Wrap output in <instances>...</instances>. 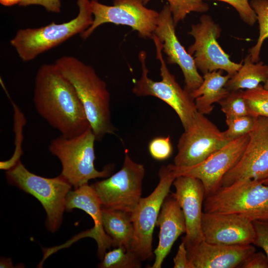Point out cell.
I'll return each mask as SVG.
<instances>
[{
    "instance_id": "1",
    "label": "cell",
    "mask_w": 268,
    "mask_h": 268,
    "mask_svg": "<svg viewBox=\"0 0 268 268\" xmlns=\"http://www.w3.org/2000/svg\"><path fill=\"white\" fill-rule=\"evenodd\" d=\"M33 102L39 115L65 137L76 136L91 128L74 87L55 64L42 65L38 69Z\"/></svg>"
},
{
    "instance_id": "2",
    "label": "cell",
    "mask_w": 268,
    "mask_h": 268,
    "mask_svg": "<svg viewBox=\"0 0 268 268\" xmlns=\"http://www.w3.org/2000/svg\"><path fill=\"white\" fill-rule=\"evenodd\" d=\"M54 64L74 87L96 140L114 134L116 130L111 120L110 94L94 69L70 56H62Z\"/></svg>"
},
{
    "instance_id": "3",
    "label": "cell",
    "mask_w": 268,
    "mask_h": 268,
    "mask_svg": "<svg viewBox=\"0 0 268 268\" xmlns=\"http://www.w3.org/2000/svg\"><path fill=\"white\" fill-rule=\"evenodd\" d=\"M76 3L77 15L67 22L56 23L53 21L40 27L18 30L10 44L19 57L24 62L31 61L86 30L93 20L91 0H76Z\"/></svg>"
},
{
    "instance_id": "4",
    "label": "cell",
    "mask_w": 268,
    "mask_h": 268,
    "mask_svg": "<svg viewBox=\"0 0 268 268\" xmlns=\"http://www.w3.org/2000/svg\"><path fill=\"white\" fill-rule=\"evenodd\" d=\"M152 39L156 49V58L160 63L161 80L155 81L148 76L146 53L141 51L138 54V59L141 74L134 82L132 91L136 96L155 97L167 104L176 113L184 130H186L197 112L195 100L191 93L181 87L169 71L163 57L162 47L159 39L154 34Z\"/></svg>"
},
{
    "instance_id": "5",
    "label": "cell",
    "mask_w": 268,
    "mask_h": 268,
    "mask_svg": "<svg viewBox=\"0 0 268 268\" xmlns=\"http://www.w3.org/2000/svg\"><path fill=\"white\" fill-rule=\"evenodd\" d=\"M203 211L232 213L252 221H268V185L261 181L242 179L205 197Z\"/></svg>"
},
{
    "instance_id": "6",
    "label": "cell",
    "mask_w": 268,
    "mask_h": 268,
    "mask_svg": "<svg viewBox=\"0 0 268 268\" xmlns=\"http://www.w3.org/2000/svg\"><path fill=\"white\" fill-rule=\"evenodd\" d=\"M96 136L91 128L70 138L62 135L53 139L49 145L50 152L60 160V174L74 189L88 184L89 180L109 176L113 166H106L102 171L94 165Z\"/></svg>"
},
{
    "instance_id": "7",
    "label": "cell",
    "mask_w": 268,
    "mask_h": 268,
    "mask_svg": "<svg viewBox=\"0 0 268 268\" xmlns=\"http://www.w3.org/2000/svg\"><path fill=\"white\" fill-rule=\"evenodd\" d=\"M7 181L32 195L42 204L47 213L46 226L54 232L61 224L66 196L72 186L62 176L45 178L30 172L20 160L6 170Z\"/></svg>"
},
{
    "instance_id": "8",
    "label": "cell",
    "mask_w": 268,
    "mask_h": 268,
    "mask_svg": "<svg viewBox=\"0 0 268 268\" xmlns=\"http://www.w3.org/2000/svg\"><path fill=\"white\" fill-rule=\"evenodd\" d=\"M158 175L159 181L155 189L147 197L141 198L131 214L134 233L131 250L142 261L152 256L154 229L163 202L177 177L173 164L161 167Z\"/></svg>"
},
{
    "instance_id": "9",
    "label": "cell",
    "mask_w": 268,
    "mask_h": 268,
    "mask_svg": "<svg viewBox=\"0 0 268 268\" xmlns=\"http://www.w3.org/2000/svg\"><path fill=\"white\" fill-rule=\"evenodd\" d=\"M144 175V166L134 161L125 150L121 169L91 186L98 197L102 207L132 214L141 199Z\"/></svg>"
},
{
    "instance_id": "10",
    "label": "cell",
    "mask_w": 268,
    "mask_h": 268,
    "mask_svg": "<svg viewBox=\"0 0 268 268\" xmlns=\"http://www.w3.org/2000/svg\"><path fill=\"white\" fill-rule=\"evenodd\" d=\"M91 5L93 20L80 34L82 39H87L101 25L111 23L131 27L140 37L152 39L159 12L147 8L143 0H113L112 5L91 0Z\"/></svg>"
},
{
    "instance_id": "11",
    "label": "cell",
    "mask_w": 268,
    "mask_h": 268,
    "mask_svg": "<svg viewBox=\"0 0 268 268\" xmlns=\"http://www.w3.org/2000/svg\"><path fill=\"white\" fill-rule=\"evenodd\" d=\"M230 141L205 115L197 111L178 140L173 164L178 167L196 165Z\"/></svg>"
},
{
    "instance_id": "12",
    "label": "cell",
    "mask_w": 268,
    "mask_h": 268,
    "mask_svg": "<svg viewBox=\"0 0 268 268\" xmlns=\"http://www.w3.org/2000/svg\"><path fill=\"white\" fill-rule=\"evenodd\" d=\"M221 32L219 26L206 15L200 17L199 23L192 25L189 32L195 41L187 51L193 56L198 69L203 74L222 70L232 76L243 64V61L236 63L231 61L229 55L219 45L217 39Z\"/></svg>"
},
{
    "instance_id": "13",
    "label": "cell",
    "mask_w": 268,
    "mask_h": 268,
    "mask_svg": "<svg viewBox=\"0 0 268 268\" xmlns=\"http://www.w3.org/2000/svg\"><path fill=\"white\" fill-rule=\"evenodd\" d=\"M249 139V134L229 142L202 162L192 166L178 167L173 165L177 176H188L200 180L205 197L214 193L222 184L225 175L237 163Z\"/></svg>"
},
{
    "instance_id": "14",
    "label": "cell",
    "mask_w": 268,
    "mask_h": 268,
    "mask_svg": "<svg viewBox=\"0 0 268 268\" xmlns=\"http://www.w3.org/2000/svg\"><path fill=\"white\" fill-rule=\"evenodd\" d=\"M246 147L237 163L225 175L221 186L242 179L262 181L268 177V118H256Z\"/></svg>"
},
{
    "instance_id": "15",
    "label": "cell",
    "mask_w": 268,
    "mask_h": 268,
    "mask_svg": "<svg viewBox=\"0 0 268 268\" xmlns=\"http://www.w3.org/2000/svg\"><path fill=\"white\" fill-rule=\"evenodd\" d=\"M169 6L166 4L159 12L154 34L161 42L162 51L167 56L166 63L179 66L184 77V88L192 94L201 84L203 78L198 72L193 56L179 41Z\"/></svg>"
},
{
    "instance_id": "16",
    "label": "cell",
    "mask_w": 268,
    "mask_h": 268,
    "mask_svg": "<svg viewBox=\"0 0 268 268\" xmlns=\"http://www.w3.org/2000/svg\"><path fill=\"white\" fill-rule=\"evenodd\" d=\"M203 240L215 244H253L256 233L253 221L236 214L203 211L201 222Z\"/></svg>"
},
{
    "instance_id": "17",
    "label": "cell",
    "mask_w": 268,
    "mask_h": 268,
    "mask_svg": "<svg viewBox=\"0 0 268 268\" xmlns=\"http://www.w3.org/2000/svg\"><path fill=\"white\" fill-rule=\"evenodd\" d=\"M175 199L183 211L186 224V235L182 239L186 248L203 240L201 228L205 191L201 182L188 176H177L173 183Z\"/></svg>"
},
{
    "instance_id": "18",
    "label": "cell",
    "mask_w": 268,
    "mask_h": 268,
    "mask_svg": "<svg viewBox=\"0 0 268 268\" xmlns=\"http://www.w3.org/2000/svg\"><path fill=\"white\" fill-rule=\"evenodd\" d=\"M187 250L190 268L239 267L256 252L252 244L227 245L211 244L204 240Z\"/></svg>"
},
{
    "instance_id": "19",
    "label": "cell",
    "mask_w": 268,
    "mask_h": 268,
    "mask_svg": "<svg viewBox=\"0 0 268 268\" xmlns=\"http://www.w3.org/2000/svg\"><path fill=\"white\" fill-rule=\"evenodd\" d=\"M78 208L88 213L94 220V226L89 230L82 232L74 239V242L79 238L89 237L94 239L97 244V254L102 259L107 249L112 245V240L105 232L102 220V205L100 201L91 186L83 185L69 191L65 203V210L71 211Z\"/></svg>"
},
{
    "instance_id": "20",
    "label": "cell",
    "mask_w": 268,
    "mask_h": 268,
    "mask_svg": "<svg viewBox=\"0 0 268 268\" xmlns=\"http://www.w3.org/2000/svg\"><path fill=\"white\" fill-rule=\"evenodd\" d=\"M156 226L160 229L159 242L154 251L155 259L151 268H160L176 240L186 230L183 211L172 195L164 201Z\"/></svg>"
},
{
    "instance_id": "21",
    "label": "cell",
    "mask_w": 268,
    "mask_h": 268,
    "mask_svg": "<svg viewBox=\"0 0 268 268\" xmlns=\"http://www.w3.org/2000/svg\"><path fill=\"white\" fill-rule=\"evenodd\" d=\"M223 71L204 74L202 83L192 93L198 112L205 115L210 114L214 108L213 104L218 103L229 93L225 85L231 76L228 74L223 75Z\"/></svg>"
},
{
    "instance_id": "22",
    "label": "cell",
    "mask_w": 268,
    "mask_h": 268,
    "mask_svg": "<svg viewBox=\"0 0 268 268\" xmlns=\"http://www.w3.org/2000/svg\"><path fill=\"white\" fill-rule=\"evenodd\" d=\"M131 214L118 209L102 207L103 227L112 240V246H122L131 250L134 233Z\"/></svg>"
},
{
    "instance_id": "23",
    "label": "cell",
    "mask_w": 268,
    "mask_h": 268,
    "mask_svg": "<svg viewBox=\"0 0 268 268\" xmlns=\"http://www.w3.org/2000/svg\"><path fill=\"white\" fill-rule=\"evenodd\" d=\"M268 80V66L263 62H253L248 55L240 68L228 80L225 87L229 91L252 89Z\"/></svg>"
},
{
    "instance_id": "24",
    "label": "cell",
    "mask_w": 268,
    "mask_h": 268,
    "mask_svg": "<svg viewBox=\"0 0 268 268\" xmlns=\"http://www.w3.org/2000/svg\"><path fill=\"white\" fill-rule=\"evenodd\" d=\"M142 261L131 250L120 246L105 253L98 265L101 268H139Z\"/></svg>"
},
{
    "instance_id": "25",
    "label": "cell",
    "mask_w": 268,
    "mask_h": 268,
    "mask_svg": "<svg viewBox=\"0 0 268 268\" xmlns=\"http://www.w3.org/2000/svg\"><path fill=\"white\" fill-rule=\"evenodd\" d=\"M250 3L257 15L259 36L255 45L249 50V55L253 62L257 63L263 44L268 38V0H251Z\"/></svg>"
},
{
    "instance_id": "26",
    "label": "cell",
    "mask_w": 268,
    "mask_h": 268,
    "mask_svg": "<svg viewBox=\"0 0 268 268\" xmlns=\"http://www.w3.org/2000/svg\"><path fill=\"white\" fill-rule=\"evenodd\" d=\"M151 0H143L145 5ZM168 2L175 26L192 12H204L208 9V4L202 0H166Z\"/></svg>"
},
{
    "instance_id": "27",
    "label": "cell",
    "mask_w": 268,
    "mask_h": 268,
    "mask_svg": "<svg viewBox=\"0 0 268 268\" xmlns=\"http://www.w3.org/2000/svg\"><path fill=\"white\" fill-rule=\"evenodd\" d=\"M244 97L249 115L268 118V89L260 84L255 88L244 91Z\"/></svg>"
},
{
    "instance_id": "28",
    "label": "cell",
    "mask_w": 268,
    "mask_h": 268,
    "mask_svg": "<svg viewBox=\"0 0 268 268\" xmlns=\"http://www.w3.org/2000/svg\"><path fill=\"white\" fill-rule=\"evenodd\" d=\"M10 99V97L8 96ZM10 101L12 105L14 110V128L15 132V148L14 153L10 159L6 161H1L0 167L1 169L6 170L12 168L20 160V157L23 154L22 143V131L23 128L26 123V120L23 114L20 111L19 107L11 99Z\"/></svg>"
},
{
    "instance_id": "29",
    "label": "cell",
    "mask_w": 268,
    "mask_h": 268,
    "mask_svg": "<svg viewBox=\"0 0 268 268\" xmlns=\"http://www.w3.org/2000/svg\"><path fill=\"white\" fill-rule=\"evenodd\" d=\"M244 91L239 89L229 91L219 102L221 110L226 118L249 115L248 109L244 97Z\"/></svg>"
},
{
    "instance_id": "30",
    "label": "cell",
    "mask_w": 268,
    "mask_h": 268,
    "mask_svg": "<svg viewBox=\"0 0 268 268\" xmlns=\"http://www.w3.org/2000/svg\"><path fill=\"white\" fill-rule=\"evenodd\" d=\"M256 118L251 115L226 118L228 128L223 132L225 136L231 141L249 134L254 126Z\"/></svg>"
},
{
    "instance_id": "31",
    "label": "cell",
    "mask_w": 268,
    "mask_h": 268,
    "mask_svg": "<svg viewBox=\"0 0 268 268\" xmlns=\"http://www.w3.org/2000/svg\"><path fill=\"white\" fill-rule=\"evenodd\" d=\"M148 150L151 157L157 160L169 158L173 152L170 136H160L153 138L149 143Z\"/></svg>"
},
{
    "instance_id": "32",
    "label": "cell",
    "mask_w": 268,
    "mask_h": 268,
    "mask_svg": "<svg viewBox=\"0 0 268 268\" xmlns=\"http://www.w3.org/2000/svg\"><path fill=\"white\" fill-rule=\"evenodd\" d=\"M232 6L238 12L241 18L248 25L253 26L257 21V15L249 0H217Z\"/></svg>"
},
{
    "instance_id": "33",
    "label": "cell",
    "mask_w": 268,
    "mask_h": 268,
    "mask_svg": "<svg viewBox=\"0 0 268 268\" xmlns=\"http://www.w3.org/2000/svg\"><path fill=\"white\" fill-rule=\"evenodd\" d=\"M256 237L253 244L262 248L268 259V221H254Z\"/></svg>"
},
{
    "instance_id": "34",
    "label": "cell",
    "mask_w": 268,
    "mask_h": 268,
    "mask_svg": "<svg viewBox=\"0 0 268 268\" xmlns=\"http://www.w3.org/2000/svg\"><path fill=\"white\" fill-rule=\"evenodd\" d=\"M242 268H268V259L262 252L251 254L240 266Z\"/></svg>"
},
{
    "instance_id": "35",
    "label": "cell",
    "mask_w": 268,
    "mask_h": 268,
    "mask_svg": "<svg viewBox=\"0 0 268 268\" xmlns=\"http://www.w3.org/2000/svg\"><path fill=\"white\" fill-rule=\"evenodd\" d=\"M18 5L24 7L38 5L49 12L56 13L60 12L62 6L60 0H22Z\"/></svg>"
},
{
    "instance_id": "36",
    "label": "cell",
    "mask_w": 268,
    "mask_h": 268,
    "mask_svg": "<svg viewBox=\"0 0 268 268\" xmlns=\"http://www.w3.org/2000/svg\"><path fill=\"white\" fill-rule=\"evenodd\" d=\"M173 262L174 268H190L187 250L183 242L179 246Z\"/></svg>"
},
{
    "instance_id": "37",
    "label": "cell",
    "mask_w": 268,
    "mask_h": 268,
    "mask_svg": "<svg viewBox=\"0 0 268 268\" xmlns=\"http://www.w3.org/2000/svg\"><path fill=\"white\" fill-rule=\"evenodd\" d=\"M22 0H0V3L5 6H11L15 4H19Z\"/></svg>"
},
{
    "instance_id": "38",
    "label": "cell",
    "mask_w": 268,
    "mask_h": 268,
    "mask_svg": "<svg viewBox=\"0 0 268 268\" xmlns=\"http://www.w3.org/2000/svg\"><path fill=\"white\" fill-rule=\"evenodd\" d=\"M12 262L10 259H2L0 261V268L13 267Z\"/></svg>"
},
{
    "instance_id": "39",
    "label": "cell",
    "mask_w": 268,
    "mask_h": 268,
    "mask_svg": "<svg viewBox=\"0 0 268 268\" xmlns=\"http://www.w3.org/2000/svg\"><path fill=\"white\" fill-rule=\"evenodd\" d=\"M262 183L265 185H268V177L262 181H261Z\"/></svg>"
},
{
    "instance_id": "40",
    "label": "cell",
    "mask_w": 268,
    "mask_h": 268,
    "mask_svg": "<svg viewBox=\"0 0 268 268\" xmlns=\"http://www.w3.org/2000/svg\"><path fill=\"white\" fill-rule=\"evenodd\" d=\"M263 86L265 89H268V80L264 83Z\"/></svg>"
}]
</instances>
